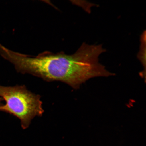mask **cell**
<instances>
[{
    "label": "cell",
    "instance_id": "1",
    "mask_svg": "<svg viewBox=\"0 0 146 146\" xmlns=\"http://www.w3.org/2000/svg\"><path fill=\"white\" fill-rule=\"evenodd\" d=\"M105 52L102 44L85 43L72 54L46 52L35 56L0 47V54L13 64L18 72L31 74L47 81L63 82L75 89L91 78L110 75L99 61L100 56Z\"/></svg>",
    "mask_w": 146,
    "mask_h": 146
},
{
    "label": "cell",
    "instance_id": "2",
    "mask_svg": "<svg viewBox=\"0 0 146 146\" xmlns=\"http://www.w3.org/2000/svg\"><path fill=\"white\" fill-rule=\"evenodd\" d=\"M0 98L5 102L0 108V111L19 118L23 129L29 127L35 117L41 116L44 112L40 96L30 92L25 85L8 87L0 85Z\"/></svg>",
    "mask_w": 146,
    "mask_h": 146
},
{
    "label": "cell",
    "instance_id": "3",
    "mask_svg": "<svg viewBox=\"0 0 146 146\" xmlns=\"http://www.w3.org/2000/svg\"><path fill=\"white\" fill-rule=\"evenodd\" d=\"M140 49L137 55V57L145 69V54H146V32L142 33L140 38Z\"/></svg>",
    "mask_w": 146,
    "mask_h": 146
},
{
    "label": "cell",
    "instance_id": "4",
    "mask_svg": "<svg viewBox=\"0 0 146 146\" xmlns=\"http://www.w3.org/2000/svg\"><path fill=\"white\" fill-rule=\"evenodd\" d=\"M3 100L2 98H0V108L3 105H4V104L2 103V101Z\"/></svg>",
    "mask_w": 146,
    "mask_h": 146
}]
</instances>
